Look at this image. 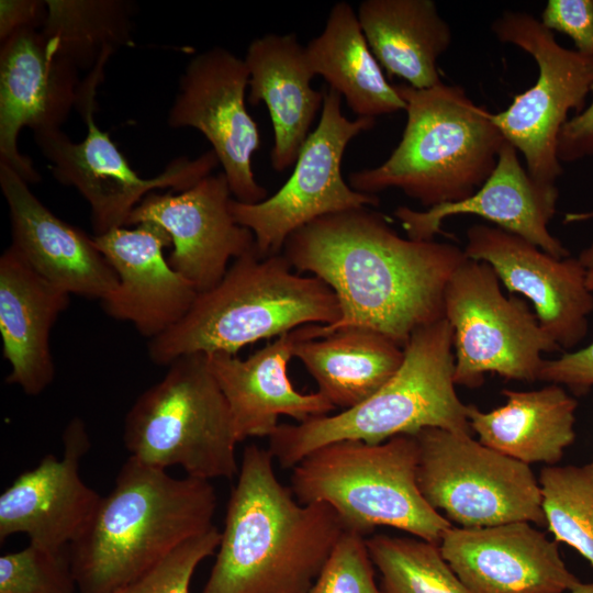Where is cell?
Wrapping results in <instances>:
<instances>
[{"label":"cell","instance_id":"obj_1","mask_svg":"<svg viewBox=\"0 0 593 593\" xmlns=\"http://www.w3.org/2000/svg\"><path fill=\"white\" fill-rule=\"evenodd\" d=\"M293 269L313 273L336 294L343 327L379 332L404 348L418 328L444 317V293L468 258L459 246L403 238L368 206L318 217L286 239Z\"/></svg>","mask_w":593,"mask_h":593},{"label":"cell","instance_id":"obj_2","mask_svg":"<svg viewBox=\"0 0 593 593\" xmlns=\"http://www.w3.org/2000/svg\"><path fill=\"white\" fill-rule=\"evenodd\" d=\"M273 460L268 448L245 447L202 593H306L346 530L331 505L300 503Z\"/></svg>","mask_w":593,"mask_h":593},{"label":"cell","instance_id":"obj_3","mask_svg":"<svg viewBox=\"0 0 593 593\" xmlns=\"http://www.w3.org/2000/svg\"><path fill=\"white\" fill-rule=\"evenodd\" d=\"M208 480L174 478L131 457L70 545L78 593H116L188 540L214 526Z\"/></svg>","mask_w":593,"mask_h":593},{"label":"cell","instance_id":"obj_4","mask_svg":"<svg viewBox=\"0 0 593 593\" xmlns=\"http://www.w3.org/2000/svg\"><path fill=\"white\" fill-rule=\"evenodd\" d=\"M340 317L334 291L316 277L293 271L282 254L261 258L255 246L234 259L222 280L198 293L176 325L148 343V356L168 367L187 355H236L246 345L309 324Z\"/></svg>","mask_w":593,"mask_h":593},{"label":"cell","instance_id":"obj_5","mask_svg":"<svg viewBox=\"0 0 593 593\" xmlns=\"http://www.w3.org/2000/svg\"><path fill=\"white\" fill-rule=\"evenodd\" d=\"M395 88L406 103L401 141L381 165L350 172L349 186L367 194L395 188L427 209L472 195L506 142L492 113L459 85Z\"/></svg>","mask_w":593,"mask_h":593},{"label":"cell","instance_id":"obj_6","mask_svg":"<svg viewBox=\"0 0 593 593\" xmlns=\"http://www.w3.org/2000/svg\"><path fill=\"white\" fill-rule=\"evenodd\" d=\"M452 328L443 317L415 331L403 362L362 403L296 424H279L268 450L282 468H293L309 452L338 440L380 444L429 427L470 434L467 407L454 380Z\"/></svg>","mask_w":593,"mask_h":593},{"label":"cell","instance_id":"obj_7","mask_svg":"<svg viewBox=\"0 0 593 593\" xmlns=\"http://www.w3.org/2000/svg\"><path fill=\"white\" fill-rule=\"evenodd\" d=\"M414 435L380 444L345 439L309 452L293 468L290 489L302 504L323 502L346 530L365 537L379 526L438 544L452 524L421 494Z\"/></svg>","mask_w":593,"mask_h":593},{"label":"cell","instance_id":"obj_8","mask_svg":"<svg viewBox=\"0 0 593 593\" xmlns=\"http://www.w3.org/2000/svg\"><path fill=\"white\" fill-rule=\"evenodd\" d=\"M164 378L145 390L124 419L123 441L130 457L187 475L232 479L239 466L231 411L206 355L182 356Z\"/></svg>","mask_w":593,"mask_h":593},{"label":"cell","instance_id":"obj_9","mask_svg":"<svg viewBox=\"0 0 593 593\" xmlns=\"http://www.w3.org/2000/svg\"><path fill=\"white\" fill-rule=\"evenodd\" d=\"M414 436L418 445V490L452 525H545L538 479L529 465L483 445L470 434L429 427Z\"/></svg>","mask_w":593,"mask_h":593},{"label":"cell","instance_id":"obj_10","mask_svg":"<svg viewBox=\"0 0 593 593\" xmlns=\"http://www.w3.org/2000/svg\"><path fill=\"white\" fill-rule=\"evenodd\" d=\"M444 317L452 328L456 385L477 388L484 374L536 381L545 353L560 351L528 305L506 296L490 265L467 258L444 293Z\"/></svg>","mask_w":593,"mask_h":593},{"label":"cell","instance_id":"obj_11","mask_svg":"<svg viewBox=\"0 0 593 593\" xmlns=\"http://www.w3.org/2000/svg\"><path fill=\"white\" fill-rule=\"evenodd\" d=\"M502 43L528 53L538 66L536 82L516 94L492 120L505 141L524 156L534 181L553 188L562 174L558 139L568 114L584 110L593 83V57L561 46L540 20L523 11L503 12L491 24Z\"/></svg>","mask_w":593,"mask_h":593},{"label":"cell","instance_id":"obj_12","mask_svg":"<svg viewBox=\"0 0 593 593\" xmlns=\"http://www.w3.org/2000/svg\"><path fill=\"white\" fill-rule=\"evenodd\" d=\"M342 96L324 87L322 114L310 133L287 182L255 204L231 200L235 221L255 237L259 257L281 254L294 231L324 215L377 206V194L354 190L343 178L342 159L349 142L376 125V119L348 120L342 112Z\"/></svg>","mask_w":593,"mask_h":593},{"label":"cell","instance_id":"obj_13","mask_svg":"<svg viewBox=\"0 0 593 593\" xmlns=\"http://www.w3.org/2000/svg\"><path fill=\"white\" fill-rule=\"evenodd\" d=\"M96 110V104H90L78 112L87 125V135L79 143L61 130L33 133L54 178L76 188L88 202L93 236L127 226L132 212L155 189L186 191L220 164L210 149L194 159L176 158L157 176L141 178L109 134L97 125Z\"/></svg>","mask_w":593,"mask_h":593},{"label":"cell","instance_id":"obj_14","mask_svg":"<svg viewBox=\"0 0 593 593\" xmlns=\"http://www.w3.org/2000/svg\"><path fill=\"white\" fill-rule=\"evenodd\" d=\"M248 82L244 58L221 46L200 53L180 76L167 123L171 128L201 132L223 167L233 199L255 204L267 199L268 192L253 171L260 134L245 104Z\"/></svg>","mask_w":593,"mask_h":593},{"label":"cell","instance_id":"obj_15","mask_svg":"<svg viewBox=\"0 0 593 593\" xmlns=\"http://www.w3.org/2000/svg\"><path fill=\"white\" fill-rule=\"evenodd\" d=\"M469 259L486 262L511 292L527 298L540 326L567 353L588 334L593 292L578 258H557L502 228L474 224L463 248Z\"/></svg>","mask_w":593,"mask_h":593},{"label":"cell","instance_id":"obj_16","mask_svg":"<svg viewBox=\"0 0 593 593\" xmlns=\"http://www.w3.org/2000/svg\"><path fill=\"white\" fill-rule=\"evenodd\" d=\"M79 70L54 53L41 30H24L1 42L0 164L27 184L41 181L32 159L20 153L24 127L36 132L60 130L77 108Z\"/></svg>","mask_w":593,"mask_h":593},{"label":"cell","instance_id":"obj_17","mask_svg":"<svg viewBox=\"0 0 593 593\" xmlns=\"http://www.w3.org/2000/svg\"><path fill=\"white\" fill-rule=\"evenodd\" d=\"M232 199L225 175H210L182 192L148 193L127 226L150 221L165 228L172 244L169 265L201 293L222 280L230 260L255 246L254 234L231 213Z\"/></svg>","mask_w":593,"mask_h":593},{"label":"cell","instance_id":"obj_18","mask_svg":"<svg viewBox=\"0 0 593 593\" xmlns=\"http://www.w3.org/2000/svg\"><path fill=\"white\" fill-rule=\"evenodd\" d=\"M63 456L45 455L19 474L0 496V542L24 534L47 549L69 547L87 528L100 496L80 477L91 447L85 422L74 417L63 433Z\"/></svg>","mask_w":593,"mask_h":593},{"label":"cell","instance_id":"obj_19","mask_svg":"<svg viewBox=\"0 0 593 593\" xmlns=\"http://www.w3.org/2000/svg\"><path fill=\"white\" fill-rule=\"evenodd\" d=\"M441 555L470 593H567L581 583L559 544L528 522L450 526Z\"/></svg>","mask_w":593,"mask_h":593},{"label":"cell","instance_id":"obj_20","mask_svg":"<svg viewBox=\"0 0 593 593\" xmlns=\"http://www.w3.org/2000/svg\"><path fill=\"white\" fill-rule=\"evenodd\" d=\"M134 226L93 236L118 277L115 289L100 302L109 316L131 323L150 340L183 318L198 291L165 258L171 245L167 231L150 221Z\"/></svg>","mask_w":593,"mask_h":593},{"label":"cell","instance_id":"obj_21","mask_svg":"<svg viewBox=\"0 0 593 593\" xmlns=\"http://www.w3.org/2000/svg\"><path fill=\"white\" fill-rule=\"evenodd\" d=\"M323 337V325L309 324L266 344L246 359L236 355H206L209 368L228 404L238 443L249 437H269L281 415L298 423L328 415L335 406L321 393L296 391L288 374L295 346Z\"/></svg>","mask_w":593,"mask_h":593},{"label":"cell","instance_id":"obj_22","mask_svg":"<svg viewBox=\"0 0 593 593\" xmlns=\"http://www.w3.org/2000/svg\"><path fill=\"white\" fill-rule=\"evenodd\" d=\"M0 187L9 208L11 245L44 279L68 292L102 301L116 287L112 266L77 226L56 216L11 168L0 164Z\"/></svg>","mask_w":593,"mask_h":593},{"label":"cell","instance_id":"obj_23","mask_svg":"<svg viewBox=\"0 0 593 593\" xmlns=\"http://www.w3.org/2000/svg\"><path fill=\"white\" fill-rule=\"evenodd\" d=\"M557 187H544L532 179L522 165L518 152L508 142L501 148L496 166L486 181L469 198L425 211L399 206L394 211L407 237L430 240L441 233L443 222L457 215H477L512 234L518 235L557 258L569 250L549 231L556 213Z\"/></svg>","mask_w":593,"mask_h":593},{"label":"cell","instance_id":"obj_24","mask_svg":"<svg viewBox=\"0 0 593 593\" xmlns=\"http://www.w3.org/2000/svg\"><path fill=\"white\" fill-rule=\"evenodd\" d=\"M70 294L40 276L10 245L0 257V334L10 365L5 382L25 394L44 392L55 377L51 332Z\"/></svg>","mask_w":593,"mask_h":593},{"label":"cell","instance_id":"obj_25","mask_svg":"<svg viewBox=\"0 0 593 593\" xmlns=\"http://www.w3.org/2000/svg\"><path fill=\"white\" fill-rule=\"evenodd\" d=\"M245 63L249 71L248 101L264 102L273 126L270 163L277 172L292 166L323 107L324 87L315 90V76L305 47L294 33L266 34L251 41Z\"/></svg>","mask_w":593,"mask_h":593},{"label":"cell","instance_id":"obj_26","mask_svg":"<svg viewBox=\"0 0 593 593\" xmlns=\"http://www.w3.org/2000/svg\"><path fill=\"white\" fill-rule=\"evenodd\" d=\"M503 405L481 411L469 404L472 433L483 445L526 465H557L575 439L577 400L562 385L541 389H505Z\"/></svg>","mask_w":593,"mask_h":593},{"label":"cell","instance_id":"obj_27","mask_svg":"<svg viewBox=\"0 0 593 593\" xmlns=\"http://www.w3.org/2000/svg\"><path fill=\"white\" fill-rule=\"evenodd\" d=\"M357 16L388 76L400 77L415 89L441 82L438 59L452 35L433 0H363Z\"/></svg>","mask_w":593,"mask_h":593},{"label":"cell","instance_id":"obj_28","mask_svg":"<svg viewBox=\"0 0 593 593\" xmlns=\"http://www.w3.org/2000/svg\"><path fill=\"white\" fill-rule=\"evenodd\" d=\"M305 53L313 74L322 76L358 118L405 111V101L387 80L348 2L332 7L323 32L309 42Z\"/></svg>","mask_w":593,"mask_h":593},{"label":"cell","instance_id":"obj_29","mask_svg":"<svg viewBox=\"0 0 593 593\" xmlns=\"http://www.w3.org/2000/svg\"><path fill=\"white\" fill-rule=\"evenodd\" d=\"M335 409H351L376 393L398 371L404 348L365 327H343L300 342L293 351Z\"/></svg>","mask_w":593,"mask_h":593},{"label":"cell","instance_id":"obj_30","mask_svg":"<svg viewBox=\"0 0 593 593\" xmlns=\"http://www.w3.org/2000/svg\"><path fill=\"white\" fill-rule=\"evenodd\" d=\"M43 29L48 47L79 71L108 64L122 47L134 46L130 0H46Z\"/></svg>","mask_w":593,"mask_h":593},{"label":"cell","instance_id":"obj_31","mask_svg":"<svg viewBox=\"0 0 593 593\" xmlns=\"http://www.w3.org/2000/svg\"><path fill=\"white\" fill-rule=\"evenodd\" d=\"M366 542L380 573L381 593H470L438 544L382 534L367 537Z\"/></svg>","mask_w":593,"mask_h":593},{"label":"cell","instance_id":"obj_32","mask_svg":"<svg viewBox=\"0 0 593 593\" xmlns=\"http://www.w3.org/2000/svg\"><path fill=\"white\" fill-rule=\"evenodd\" d=\"M541 510L553 540L593 566V460L582 466H545L539 473Z\"/></svg>","mask_w":593,"mask_h":593},{"label":"cell","instance_id":"obj_33","mask_svg":"<svg viewBox=\"0 0 593 593\" xmlns=\"http://www.w3.org/2000/svg\"><path fill=\"white\" fill-rule=\"evenodd\" d=\"M0 593H78L70 546L54 550L29 544L2 555Z\"/></svg>","mask_w":593,"mask_h":593},{"label":"cell","instance_id":"obj_34","mask_svg":"<svg viewBox=\"0 0 593 593\" xmlns=\"http://www.w3.org/2000/svg\"><path fill=\"white\" fill-rule=\"evenodd\" d=\"M366 538L345 530L306 593H381Z\"/></svg>","mask_w":593,"mask_h":593},{"label":"cell","instance_id":"obj_35","mask_svg":"<svg viewBox=\"0 0 593 593\" xmlns=\"http://www.w3.org/2000/svg\"><path fill=\"white\" fill-rule=\"evenodd\" d=\"M221 532L214 525L188 540L134 582L116 593H189L197 567L217 549Z\"/></svg>","mask_w":593,"mask_h":593},{"label":"cell","instance_id":"obj_36","mask_svg":"<svg viewBox=\"0 0 593 593\" xmlns=\"http://www.w3.org/2000/svg\"><path fill=\"white\" fill-rule=\"evenodd\" d=\"M541 24L568 35L579 53L593 57V0H549Z\"/></svg>","mask_w":593,"mask_h":593},{"label":"cell","instance_id":"obj_37","mask_svg":"<svg viewBox=\"0 0 593 593\" xmlns=\"http://www.w3.org/2000/svg\"><path fill=\"white\" fill-rule=\"evenodd\" d=\"M538 380L566 385L578 395L586 393L593 387V342L556 359H545Z\"/></svg>","mask_w":593,"mask_h":593},{"label":"cell","instance_id":"obj_38","mask_svg":"<svg viewBox=\"0 0 593 593\" xmlns=\"http://www.w3.org/2000/svg\"><path fill=\"white\" fill-rule=\"evenodd\" d=\"M591 92L593 93V83ZM591 156H593V99L586 109L566 122L558 139V158L561 164Z\"/></svg>","mask_w":593,"mask_h":593},{"label":"cell","instance_id":"obj_39","mask_svg":"<svg viewBox=\"0 0 593 593\" xmlns=\"http://www.w3.org/2000/svg\"><path fill=\"white\" fill-rule=\"evenodd\" d=\"M47 18V4L42 0L0 1V42L24 30H42Z\"/></svg>","mask_w":593,"mask_h":593},{"label":"cell","instance_id":"obj_40","mask_svg":"<svg viewBox=\"0 0 593 593\" xmlns=\"http://www.w3.org/2000/svg\"><path fill=\"white\" fill-rule=\"evenodd\" d=\"M585 271L586 286L593 292V242L578 257Z\"/></svg>","mask_w":593,"mask_h":593},{"label":"cell","instance_id":"obj_41","mask_svg":"<svg viewBox=\"0 0 593 593\" xmlns=\"http://www.w3.org/2000/svg\"><path fill=\"white\" fill-rule=\"evenodd\" d=\"M568 593H593V582L583 583L581 582L573 590Z\"/></svg>","mask_w":593,"mask_h":593}]
</instances>
